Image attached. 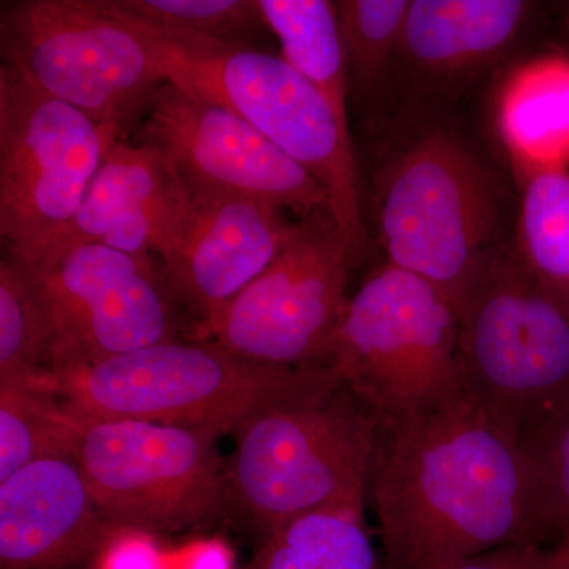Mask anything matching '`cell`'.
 Listing matches in <instances>:
<instances>
[{
	"instance_id": "5b68a950",
	"label": "cell",
	"mask_w": 569,
	"mask_h": 569,
	"mask_svg": "<svg viewBox=\"0 0 569 569\" xmlns=\"http://www.w3.org/2000/svg\"><path fill=\"white\" fill-rule=\"evenodd\" d=\"M458 331L447 295L387 261L350 296L328 369L378 422L421 417L466 396Z\"/></svg>"
},
{
	"instance_id": "277c9868",
	"label": "cell",
	"mask_w": 569,
	"mask_h": 569,
	"mask_svg": "<svg viewBox=\"0 0 569 569\" xmlns=\"http://www.w3.org/2000/svg\"><path fill=\"white\" fill-rule=\"evenodd\" d=\"M0 48L2 63L41 92L123 138L183 77L178 48L114 0H3Z\"/></svg>"
},
{
	"instance_id": "f546056e",
	"label": "cell",
	"mask_w": 569,
	"mask_h": 569,
	"mask_svg": "<svg viewBox=\"0 0 569 569\" xmlns=\"http://www.w3.org/2000/svg\"><path fill=\"white\" fill-rule=\"evenodd\" d=\"M546 569H569V539H565L553 549L552 559H550Z\"/></svg>"
},
{
	"instance_id": "5bb4252c",
	"label": "cell",
	"mask_w": 569,
	"mask_h": 569,
	"mask_svg": "<svg viewBox=\"0 0 569 569\" xmlns=\"http://www.w3.org/2000/svg\"><path fill=\"white\" fill-rule=\"evenodd\" d=\"M282 209L227 194L193 192L174 241L159 258L174 301L194 318V336L263 274L293 236Z\"/></svg>"
},
{
	"instance_id": "2e32d148",
	"label": "cell",
	"mask_w": 569,
	"mask_h": 569,
	"mask_svg": "<svg viewBox=\"0 0 569 569\" xmlns=\"http://www.w3.org/2000/svg\"><path fill=\"white\" fill-rule=\"evenodd\" d=\"M71 458H48L0 482V569H63L114 533Z\"/></svg>"
},
{
	"instance_id": "83f0119b",
	"label": "cell",
	"mask_w": 569,
	"mask_h": 569,
	"mask_svg": "<svg viewBox=\"0 0 569 569\" xmlns=\"http://www.w3.org/2000/svg\"><path fill=\"white\" fill-rule=\"evenodd\" d=\"M552 556L553 549H545L542 545H516L490 550L445 569H546Z\"/></svg>"
},
{
	"instance_id": "9c48e42d",
	"label": "cell",
	"mask_w": 569,
	"mask_h": 569,
	"mask_svg": "<svg viewBox=\"0 0 569 569\" xmlns=\"http://www.w3.org/2000/svg\"><path fill=\"white\" fill-rule=\"evenodd\" d=\"M17 258L50 332V373L182 340L181 307L156 258L70 236Z\"/></svg>"
},
{
	"instance_id": "ba28073f",
	"label": "cell",
	"mask_w": 569,
	"mask_h": 569,
	"mask_svg": "<svg viewBox=\"0 0 569 569\" xmlns=\"http://www.w3.org/2000/svg\"><path fill=\"white\" fill-rule=\"evenodd\" d=\"M458 312L463 391L519 438L569 399V316L542 293L509 246Z\"/></svg>"
},
{
	"instance_id": "7c38bea8",
	"label": "cell",
	"mask_w": 569,
	"mask_h": 569,
	"mask_svg": "<svg viewBox=\"0 0 569 569\" xmlns=\"http://www.w3.org/2000/svg\"><path fill=\"white\" fill-rule=\"evenodd\" d=\"M351 263L328 208L302 216L274 263L236 296L198 340L290 369H328L346 317Z\"/></svg>"
},
{
	"instance_id": "7a4b0ae2",
	"label": "cell",
	"mask_w": 569,
	"mask_h": 569,
	"mask_svg": "<svg viewBox=\"0 0 569 569\" xmlns=\"http://www.w3.org/2000/svg\"><path fill=\"white\" fill-rule=\"evenodd\" d=\"M381 133L367 227L376 228L388 263L432 283L458 309L515 239L512 168L451 104L400 103Z\"/></svg>"
},
{
	"instance_id": "ffe728a7",
	"label": "cell",
	"mask_w": 569,
	"mask_h": 569,
	"mask_svg": "<svg viewBox=\"0 0 569 569\" xmlns=\"http://www.w3.org/2000/svg\"><path fill=\"white\" fill-rule=\"evenodd\" d=\"M411 0L335 2L350 108L377 119L396 89Z\"/></svg>"
},
{
	"instance_id": "d6986e66",
	"label": "cell",
	"mask_w": 569,
	"mask_h": 569,
	"mask_svg": "<svg viewBox=\"0 0 569 569\" xmlns=\"http://www.w3.org/2000/svg\"><path fill=\"white\" fill-rule=\"evenodd\" d=\"M518 182L515 253L523 271L569 316V171L512 167Z\"/></svg>"
},
{
	"instance_id": "8fae6325",
	"label": "cell",
	"mask_w": 569,
	"mask_h": 569,
	"mask_svg": "<svg viewBox=\"0 0 569 569\" xmlns=\"http://www.w3.org/2000/svg\"><path fill=\"white\" fill-rule=\"evenodd\" d=\"M121 133L0 67V238L29 257L67 234Z\"/></svg>"
},
{
	"instance_id": "6da1fadb",
	"label": "cell",
	"mask_w": 569,
	"mask_h": 569,
	"mask_svg": "<svg viewBox=\"0 0 569 569\" xmlns=\"http://www.w3.org/2000/svg\"><path fill=\"white\" fill-rule=\"evenodd\" d=\"M367 496L388 569H445L548 538L519 438L467 396L380 422Z\"/></svg>"
},
{
	"instance_id": "7402d4cb",
	"label": "cell",
	"mask_w": 569,
	"mask_h": 569,
	"mask_svg": "<svg viewBox=\"0 0 569 569\" xmlns=\"http://www.w3.org/2000/svg\"><path fill=\"white\" fill-rule=\"evenodd\" d=\"M247 569H381L365 503L321 509L277 527Z\"/></svg>"
},
{
	"instance_id": "52a82bcc",
	"label": "cell",
	"mask_w": 569,
	"mask_h": 569,
	"mask_svg": "<svg viewBox=\"0 0 569 569\" xmlns=\"http://www.w3.org/2000/svg\"><path fill=\"white\" fill-rule=\"evenodd\" d=\"M181 52L183 88L238 112L328 192L351 269L372 250L353 137L331 103L282 56L203 41L171 43Z\"/></svg>"
},
{
	"instance_id": "4dcf8cb0",
	"label": "cell",
	"mask_w": 569,
	"mask_h": 569,
	"mask_svg": "<svg viewBox=\"0 0 569 569\" xmlns=\"http://www.w3.org/2000/svg\"><path fill=\"white\" fill-rule=\"evenodd\" d=\"M560 26L561 32H563L565 37L569 40V3H565L563 9H561Z\"/></svg>"
},
{
	"instance_id": "f1b7e54d",
	"label": "cell",
	"mask_w": 569,
	"mask_h": 569,
	"mask_svg": "<svg viewBox=\"0 0 569 569\" xmlns=\"http://www.w3.org/2000/svg\"><path fill=\"white\" fill-rule=\"evenodd\" d=\"M171 569H234L233 552L220 539H200L170 553Z\"/></svg>"
},
{
	"instance_id": "9a60e30c",
	"label": "cell",
	"mask_w": 569,
	"mask_h": 569,
	"mask_svg": "<svg viewBox=\"0 0 569 569\" xmlns=\"http://www.w3.org/2000/svg\"><path fill=\"white\" fill-rule=\"evenodd\" d=\"M538 3L411 0L396 88L402 103L455 102L518 47Z\"/></svg>"
},
{
	"instance_id": "4316f807",
	"label": "cell",
	"mask_w": 569,
	"mask_h": 569,
	"mask_svg": "<svg viewBox=\"0 0 569 569\" xmlns=\"http://www.w3.org/2000/svg\"><path fill=\"white\" fill-rule=\"evenodd\" d=\"M96 569H171L153 535L137 530H116L97 553Z\"/></svg>"
},
{
	"instance_id": "30bf717a",
	"label": "cell",
	"mask_w": 569,
	"mask_h": 569,
	"mask_svg": "<svg viewBox=\"0 0 569 569\" xmlns=\"http://www.w3.org/2000/svg\"><path fill=\"white\" fill-rule=\"evenodd\" d=\"M71 459L116 530L179 531L231 503L219 433L140 419H74Z\"/></svg>"
},
{
	"instance_id": "8992f818",
	"label": "cell",
	"mask_w": 569,
	"mask_h": 569,
	"mask_svg": "<svg viewBox=\"0 0 569 569\" xmlns=\"http://www.w3.org/2000/svg\"><path fill=\"white\" fill-rule=\"evenodd\" d=\"M378 426L346 385L257 415L234 433L231 501L264 535L310 512L366 503Z\"/></svg>"
},
{
	"instance_id": "44dd1931",
	"label": "cell",
	"mask_w": 569,
	"mask_h": 569,
	"mask_svg": "<svg viewBox=\"0 0 569 569\" xmlns=\"http://www.w3.org/2000/svg\"><path fill=\"white\" fill-rule=\"evenodd\" d=\"M266 28L279 40L282 58L331 103L343 129H350V89L335 2L257 0Z\"/></svg>"
},
{
	"instance_id": "3957f363",
	"label": "cell",
	"mask_w": 569,
	"mask_h": 569,
	"mask_svg": "<svg viewBox=\"0 0 569 569\" xmlns=\"http://www.w3.org/2000/svg\"><path fill=\"white\" fill-rule=\"evenodd\" d=\"M340 385L329 369L263 365L198 339L156 343L44 380L74 419H140L219 436Z\"/></svg>"
},
{
	"instance_id": "484cf974",
	"label": "cell",
	"mask_w": 569,
	"mask_h": 569,
	"mask_svg": "<svg viewBox=\"0 0 569 569\" xmlns=\"http://www.w3.org/2000/svg\"><path fill=\"white\" fill-rule=\"evenodd\" d=\"M541 493L546 535L569 539V399L519 436Z\"/></svg>"
},
{
	"instance_id": "4fadbf2b",
	"label": "cell",
	"mask_w": 569,
	"mask_h": 569,
	"mask_svg": "<svg viewBox=\"0 0 569 569\" xmlns=\"http://www.w3.org/2000/svg\"><path fill=\"white\" fill-rule=\"evenodd\" d=\"M137 142L162 153L193 192L246 198L301 216L329 209L323 187L252 123L174 82L163 86L146 112Z\"/></svg>"
},
{
	"instance_id": "e0dca14e",
	"label": "cell",
	"mask_w": 569,
	"mask_h": 569,
	"mask_svg": "<svg viewBox=\"0 0 569 569\" xmlns=\"http://www.w3.org/2000/svg\"><path fill=\"white\" fill-rule=\"evenodd\" d=\"M193 190L151 146L111 142L66 236L159 260L189 212Z\"/></svg>"
},
{
	"instance_id": "ac0fdd59",
	"label": "cell",
	"mask_w": 569,
	"mask_h": 569,
	"mask_svg": "<svg viewBox=\"0 0 569 569\" xmlns=\"http://www.w3.org/2000/svg\"><path fill=\"white\" fill-rule=\"evenodd\" d=\"M496 123L512 167L569 163V59L541 56L509 71Z\"/></svg>"
},
{
	"instance_id": "cb8c5ba5",
	"label": "cell",
	"mask_w": 569,
	"mask_h": 569,
	"mask_svg": "<svg viewBox=\"0 0 569 569\" xmlns=\"http://www.w3.org/2000/svg\"><path fill=\"white\" fill-rule=\"evenodd\" d=\"M116 6L168 43L203 41L249 47L266 28L257 0H114Z\"/></svg>"
},
{
	"instance_id": "d4e9b609",
	"label": "cell",
	"mask_w": 569,
	"mask_h": 569,
	"mask_svg": "<svg viewBox=\"0 0 569 569\" xmlns=\"http://www.w3.org/2000/svg\"><path fill=\"white\" fill-rule=\"evenodd\" d=\"M50 376V332L24 266L3 250L0 261V383H37Z\"/></svg>"
},
{
	"instance_id": "603a6c76",
	"label": "cell",
	"mask_w": 569,
	"mask_h": 569,
	"mask_svg": "<svg viewBox=\"0 0 569 569\" xmlns=\"http://www.w3.org/2000/svg\"><path fill=\"white\" fill-rule=\"evenodd\" d=\"M77 421L39 383H0V482L48 458H71Z\"/></svg>"
}]
</instances>
